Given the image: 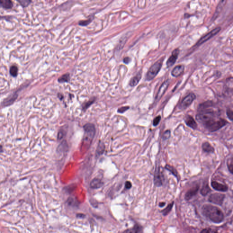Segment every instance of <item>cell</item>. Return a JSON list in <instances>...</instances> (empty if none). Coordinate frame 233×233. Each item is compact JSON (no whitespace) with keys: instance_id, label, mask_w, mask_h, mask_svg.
<instances>
[{"instance_id":"83f0119b","label":"cell","mask_w":233,"mask_h":233,"mask_svg":"<svg viewBox=\"0 0 233 233\" xmlns=\"http://www.w3.org/2000/svg\"><path fill=\"white\" fill-rule=\"evenodd\" d=\"M10 75L13 77H16L17 75L18 68L16 66H13L10 67Z\"/></svg>"},{"instance_id":"4dcf8cb0","label":"cell","mask_w":233,"mask_h":233,"mask_svg":"<svg viewBox=\"0 0 233 233\" xmlns=\"http://www.w3.org/2000/svg\"><path fill=\"white\" fill-rule=\"evenodd\" d=\"M226 114H227V116L232 121L233 119V112L231 109H227V111H226Z\"/></svg>"},{"instance_id":"e575fe53","label":"cell","mask_w":233,"mask_h":233,"mask_svg":"<svg viewBox=\"0 0 233 233\" xmlns=\"http://www.w3.org/2000/svg\"><path fill=\"white\" fill-rule=\"evenodd\" d=\"M129 108V107L128 106L123 107L118 109V112L119 113H123L124 112L128 110Z\"/></svg>"},{"instance_id":"74e56055","label":"cell","mask_w":233,"mask_h":233,"mask_svg":"<svg viewBox=\"0 0 233 233\" xmlns=\"http://www.w3.org/2000/svg\"><path fill=\"white\" fill-rule=\"evenodd\" d=\"M131 61V58H130L129 57H125V58H124L123 60V63H124L127 64L129 63Z\"/></svg>"},{"instance_id":"ab89813d","label":"cell","mask_w":233,"mask_h":233,"mask_svg":"<svg viewBox=\"0 0 233 233\" xmlns=\"http://www.w3.org/2000/svg\"><path fill=\"white\" fill-rule=\"evenodd\" d=\"M58 97L61 100H62V99L63 98V95L61 94L58 93Z\"/></svg>"},{"instance_id":"5bb4252c","label":"cell","mask_w":233,"mask_h":233,"mask_svg":"<svg viewBox=\"0 0 233 233\" xmlns=\"http://www.w3.org/2000/svg\"><path fill=\"white\" fill-rule=\"evenodd\" d=\"M185 122L186 125L193 129H196L197 128V124L192 116L188 115L185 119Z\"/></svg>"},{"instance_id":"484cf974","label":"cell","mask_w":233,"mask_h":233,"mask_svg":"<svg viewBox=\"0 0 233 233\" xmlns=\"http://www.w3.org/2000/svg\"><path fill=\"white\" fill-rule=\"evenodd\" d=\"M174 202H173L172 203H171L170 204L167 205V207L165 209L163 210L161 212L163 214V216H166L170 213L171 209H172L173 205H174Z\"/></svg>"},{"instance_id":"f35d334b","label":"cell","mask_w":233,"mask_h":233,"mask_svg":"<svg viewBox=\"0 0 233 233\" xmlns=\"http://www.w3.org/2000/svg\"><path fill=\"white\" fill-rule=\"evenodd\" d=\"M132 186V183L130 181H127L125 183V188L126 189H129Z\"/></svg>"},{"instance_id":"44dd1931","label":"cell","mask_w":233,"mask_h":233,"mask_svg":"<svg viewBox=\"0 0 233 233\" xmlns=\"http://www.w3.org/2000/svg\"><path fill=\"white\" fill-rule=\"evenodd\" d=\"M165 167L167 170L169 171L170 172L172 173V174L174 175L175 177L177 178L178 180H179V174H178V172L175 168L170 165H166Z\"/></svg>"},{"instance_id":"8d00e7d4","label":"cell","mask_w":233,"mask_h":233,"mask_svg":"<svg viewBox=\"0 0 233 233\" xmlns=\"http://www.w3.org/2000/svg\"><path fill=\"white\" fill-rule=\"evenodd\" d=\"M18 1L23 7L27 6L30 4V2H31V1Z\"/></svg>"},{"instance_id":"5b68a950","label":"cell","mask_w":233,"mask_h":233,"mask_svg":"<svg viewBox=\"0 0 233 233\" xmlns=\"http://www.w3.org/2000/svg\"><path fill=\"white\" fill-rule=\"evenodd\" d=\"M221 28L220 27H217L216 28L213 29V30L211 31L210 32H209L208 33L203 36L199 40L198 42L196 43L195 47H198L199 46L203 44L204 43H205L209 40L211 38H213V36L217 34L218 32L220 31Z\"/></svg>"},{"instance_id":"ba28073f","label":"cell","mask_w":233,"mask_h":233,"mask_svg":"<svg viewBox=\"0 0 233 233\" xmlns=\"http://www.w3.org/2000/svg\"><path fill=\"white\" fill-rule=\"evenodd\" d=\"M179 52L180 50L179 48H176L172 52V55L170 56L167 61L166 65L167 68L172 67L175 63L179 57Z\"/></svg>"},{"instance_id":"f1b7e54d","label":"cell","mask_w":233,"mask_h":233,"mask_svg":"<svg viewBox=\"0 0 233 233\" xmlns=\"http://www.w3.org/2000/svg\"><path fill=\"white\" fill-rule=\"evenodd\" d=\"M92 20H93V18H89L87 20L80 21H79L78 24L81 26H86L92 22Z\"/></svg>"},{"instance_id":"d6986e66","label":"cell","mask_w":233,"mask_h":233,"mask_svg":"<svg viewBox=\"0 0 233 233\" xmlns=\"http://www.w3.org/2000/svg\"><path fill=\"white\" fill-rule=\"evenodd\" d=\"M0 6L7 9L12 8L13 6V2L9 0H1L0 1Z\"/></svg>"},{"instance_id":"603a6c76","label":"cell","mask_w":233,"mask_h":233,"mask_svg":"<svg viewBox=\"0 0 233 233\" xmlns=\"http://www.w3.org/2000/svg\"><path fill=\"white\" fill-rule=\"evenodd\" d=\"M105 150V145L103 142H100L98 144L96 152L98 155H101L103 154Z\"/></svg>"},{"instance_id":"4316f807","label":"cell","mask_w":233,"mask_h":233,"mask_svg":"<svg viewBox=\"0 0 233 233\" xmlns=\"http://www.w3.org/2000/svg\"><path fill=\"white\" fill-rule=\"evenodd\" d=\"M140 229L139 226L135 225L133 228L126 230L124 233H137L140 231Z\"/></svg>"},{"instance_id":"836d02e7","label":"cell","mask_w":233,"mask_h":233,"mask_svg":"<svg viewBox=\"0 0 233 233\" xmlns=\"http://www.w3.org/2000/svg\"><path fill=\"white\" fill-rule=\"evenodd\" d=\"M200 233H218L216 230L212 229H205L200 232Z\"/></svg>"},{"instance_id":"f546056e","label":"cell","mask_w":233,"mask_h":233,"mask_svg":"<svg viewBox=\"0 0 233 233\" xmlns=\"http://www.w3.org/2000/svg\"><path fill=\"white\" fill-rule=\"evenodd\" d=\"M233 158H231L228 159L227 161V166L229 171H230L231 174L233 173Z\"/></svg>"},{"instance_id":"3957f363","label":"cell","mask_w":233,"mask_h":233,"mask_svg":"<svg viewBox=\"0 0 233 233\" xmlns=\"http://www.w3.org/2000/svg\"><path fill=\"white\" fill-rule=\"evenodd\" d=\"M84 134L83 138V143L85 144H90L93 139L95 133L96 128L93 123H88L83 126Z\"/></svg>"},{"instance_id":"ac0fdd59","label":"cell","mask_w":233,"mask_h":233,"mask_svg":"<svg viewBox=\"0 0 233 233\" xmlns=\"http://www.w3.org/2000/svg\"><path fill=\"white\" fill-rule=\"evenodd\" d=\"M203 151L207 153H213L214 149L208 142H204L202 144Z\"/></svg>"},{"instance_id":"ffe728a7","label":"cell","mask_w":233,"mask_h":233,"mask_svg":"<svg viewBox=\"0 0 233 233\" xmlns=\"http://www.w3.org/2000/svg\"><path fill=\"white\" fill-rule=\"evenodd\" d=\"M211 188L209 185L208 182H206V183L203 184V187L200 190V193L204 196L207 195L211 191Z\"/></svg>"},{"instance_id":"52a82bcc","label":"cell","mask_w":233,"mask_h":233,"mask_svg":"<svg viewBox=\"0 0 233 233\" xmlns=\"http://www.w3.org/2000/svg\"><path fill=\"white\" fill-rule=\"evenodd\" d=\"M225 197V196L223 194L214 193V194H211L209 196L208 200L211 203L218 204V205H221L224 202Z\"/></svg>"},{"instance_id":"e0dca14e","label":"cell","mask_w":233,"mask_h":233,"mask_svg":"<svg viewBox=\"0 0 233 233\" xmlns=\"http://www.w3.org/2000/svg\"><path fill=\"white\" fill-rule=\"evenodd\" d=\"M226 2V1H220V3H218V5L217 7L216 12L214 13V15H213L212 18L213 20H215L216 18L218 16V15L220 13L222 10L223 9V7L225 5Z\"/></svg>"},{"instance_id":"4fadbf2b","label":"cell","mask_w":233,"mask_h":233,"mask_svg":"<svg viewBox=\"0 0 233 233\" xmlns=\"http://www.w3.org/2000/svg\"><path fill=\"white\" fill-rule=\"evenodd\" d=\"M211 186L216 190L221 192H226L228 190V187L225 185L219 183L216 181L211 182Z\"/></svg>"},{"instance_id":"1f68e13d","label":"cell","mask_w":233,"mask_h":233,"mask_svg":"<svg viewBox=\"0 0 233 233\" xmlns=\"http://www.w3.org/2000/svg\"><path fill=\"white\" fill-rule=\"evenodd\" d=\"M161 116L160 115L154 118L153 121V125L154 126H157L159 124L160 120H161Z\"/></svg>"},{"instance_id":"8992f818","label":"cell","mask_w":233,"mask_h":233,"mask_svg":"<svg viewBox=\"0 0 233 233\" xmlns=\"http://www.w3.org/2000/svg\"><path fill=\"white\" fill-rule=\"evenodd\" d=\"M195 95L193 93H190L186 96L180 103L179 107L181 109H185L192 103L196 99Z\"/></svg>"},{"instance_id":"d4e9b609","label":"cell","mask_w":233,"mask_h":233,"mask_svg":"<svg viewBox=\"0 0 233 233\" xmlns=\"http://www.w3.org/2000/svg\"><path fill=\"white\" fill-rule=\"evenodd\" d=\"M95 100H96V98H92V99L89 100V101H87V102L83 103V105H82V109H83V110H86L87 108H89L91 105L94 103V102H95Z\"/></svg>"},{"instance_id":"8fae6325","label":"cell","mask_w":233,"mask_h":233,"mask_svg":"<svg viewBox=\"0 0 233 233\" xmlns=\"http://www.w3.org/2000/svg\"><path fill=\"white\" fill-rule=\"evenodd\" d=\"M199 186L198 185H196L195 186L189 189L185 195V199L187 200H191L193 197L197 195L199 191Z\"/></svg>"},{"instance_id":"277c9868","label":"cell","mask_w":233,"mask_h":233,"mask_svg":"<svg viewBox=\"0 0 233 233\" xmlns=\"http://www.w3.org/2000/svg\"><path fill=\"white\" fill-rule=\"evenodd\" d=\"M228 122L222 119H215L204 124L205 128L209 131L213 132L217 131L227 124Z\"/></svg>"},{"instance_id":"2e32d148","label":"cell","mask_w":233,"mask_h":233,"mask_svg":"<svg viewBox=\"0 0 233 233\" xmlns=\"http://www.w3.org/2000/svg\"><path fill=\"white\" fill-rule=\"evenodd\" d=\"M142 78L141 73H138L136 75L134 76V77H133L130 80L129 82V85L131 87L136 86L137 85L138 82H140V80Z\"/></svg>"},{"instance_id":"7402d4cb","label":"cell","mask_w":233,"mask_h":233,"mask_svg":"<svg viewBox=\"0 0 233 233\" xmlns=\"http://www.w3.org/2000/svg\"><path fill=\"white\" fill-rule=\"evenodd\" d=\"M70 80V74L68 73H67L62 75L59 78H58V82L60 83H63V82H68Z\"/></svg>"},{"instance_id":"7a4b0ae2","label":"cell","mask_w":233,"mask_h":233,"mask_svg":"<svg viewBox=\"0 0 233 233\" xmlns=\"http://www.w3.org/2000/svg\"><path fill=\"white\" fill-rule=\"evenodd\" d=\"M165 58V57H163L159 59L149 69L146 75L145 79L146 81H150L155 78L161 69Z\"/></svg>"},{"instance_id":"d6a6232c","label":"cell","mask_w":233,"mask_h":233,"mask_svg":"<svg viewBox=\"0 0 233 233\" xmlns=\"http://www.w3.org/2000/svg\"><path fill=\"white\" fill-rule=\"evenodd\" d=\"M171 133L170 131V130H166L164 133H163V140H167L170 136Z\"/></svg>"},{"instance_id":"9c48e42d","label":"cell","mask_w":233,"mask_h":233,"mask_svg":"<svg viewBox=\"0 0 233 233\" xmlns=\"http://www.w3.org/2000/svg\"><path fill=\"white\" fill-rule=\"evenodd\" d=\"M169 85H170V81L169 80H166L161 85L159 90H158V92L157 95L156 97V100H160L162 96H163L164 94L165 93L167 88L169 87Z\"/></svg>"},{"instance_id":"7c38bea8","label":"cell","mask_w":233,"mask_h":233,"mask_svg":"<svg viewBox=\"0 0 233 233\" xmlns=\"http://www.w3.org/2000/svg\"><path fill=\"white\" fill-rule=\"evenodd\" d=\"M184 69H185V67L184 66L182 65L176 66L171 72V75L174 77H178L181 76L183 73Z\"/></svg>"},{"instance_id":"d590c367","label":"cell","mask_w":233,"mask_h":233,"mask_svg":"<svg viewBox=\"0 0 233 233\" xmlns=\"http://www.w3.org/2000/svg\"><path fill=\"white\" fill-rule=\"evenodd\" d=\"M64 131L63 130H60L59 132H58V136H57L58 140H61V139L64 136Z\"/></svg>"},{"instance_id":"9a60e30c","label":"cell","mask_w":233,"mask_h":233,"mask_svg":"<svg viewBox=\"0 0 233 233\" xmlns=\"http://www.w3.org/2000/svg\"><path fill=\"white\" fill-rule=\"evenodd\" d=\"M103 185V183L101 179L98 178H95L91 182L90 186L91 188L97 189L102 187Z\"/></svg>"},{"instance_id":"b9f144b4","label":"cell","mask_w":233,"mask_h":233,"mask_svg":"<svg viewBox=\"0 0 233 233\" xmlns=\"http://www.w3.org/2000/svg\"><path fill=\"white\" fill-rule=\"evenodd\" d=\"M2 148L1 147V146L0 145V153L2 151Z\"/></svg>"},{"instance_id":"6da1fadb","label":"cell","mask_w":233,"mask_h":233,"mask_svg":"<svg viewBox=\"0 0 233 233\" xmlns=\"http://www.w3.org/2000/svg\"><path fill=\"white\" fill-rule=\"evenodd\" d=\"M202 214L209 220L220 223L224 220V214L220 209L211 204H204L202 207Z\"/></svg>"},{"instance_id":"60d3db41","label":"cell","mask_w":233,"mask_h":233,"mask_svg":"<svg viewBox=\"0 0 233 233\" xmlns=\"http://www.w3.org/2000/svg\"><path fill=\"white\" fill-rule=\"evenodd\" d=\"M165 205V202H161L159 204V206L160 207H163V206Z\"/></svg>"},{"instance_id":"30bf717a","label":"cell","mask_w":233,"mask_h":233,"mask_svg":"<svg viewBox=\"0 0 233 233\" xmlns=\"http://www.w3.org/2000/svg\"><path fill=\"white\" fill-rule=\"evenodd\" d=\"M154 183L155 186L157 187L161 186L163 185V181L160 174V168L159 167H156L155 170L154 176Z\"/></svg>"},{"instance_id":"cb8c5ba5","label":"cell","mask_w":233,"mask_h":233,"mask_svg":"<svg viewBox=\"0 0 233 233\" xmlns=\"http://www.w3.org/2000/svg\"><path fill=\"white\" fill-rule=\"evenodd\" d=\"M68 145L67 142L66 141H63L57 148V151L58 152H63L66 151L68 149Z\"/></svg>"}]
</instances>
